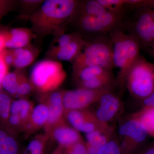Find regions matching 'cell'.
<instances>
[{
	"instance_id": "obj_34",
	"label": "cell",
	"mask_w": 154,
	"mask_h": 154,
	"mask_svg": "<svg viewBox=\"0 0 154 154\" xmlns=\"http://www.w3.org/2000/svg\"><path fill=\"white\" fill-rule=\"evenodd\" d=\"M2 54L4 61L8 66L14 64V57L13 53H7L4 51Z\"/></svg>"
},
{
	"instance_id": "obj_20",
	"label": "cell",
	"mask_w": 154,
	"mask_h": 154,
	"mask_svg": "<svg viewBox=\"0 0 154 154\" xmlns=\"http://www.w3.org/2000/svg\"><path fill=\"white\" fill-rule=\"evenodd\" d=\"M112 71V69L100 67H89L82 69L75 76L79 83L106 74Z\"/></svg>"
},
{
	"instance_id": "obj_8",
	"label": "cell",
	"mask_w": 154,
	"mask_h": 154,
	"mask_svg": "<svg viewBox=\"0 0 154 154\" xmlns=\"http://www.w3.org/2000/svg\"><path fill=\"white\" fill-rule=\"evenodd\" d=\"M110 91L79 88L66 91L63 95L64 113L69 110L86 109L90 105L97 103L103 94Z\"/></svg>"
},
{
	"instance_id": "obj_28",
	"label": "cell",
	"mask_w": 154,
	"mask_h": 154,
	"mask_svg": "<svg viewBox=\"0 0 154 154\" xmlns=\"http://www.w3.org/2000/svg\"><path fill=\"white\" fill-rule=\"evenodd\" d=\"M65 149L66 154H88L86 143L83 140Z\"/></svg>"
},
{
	"instance_id": "obj_7",
	"label": "cell",
	"mask_w": 154,
	"mask_h": 154,
	"mask_svg": "<svg viewBox=\"0 0 154 154\" xmlns=\"http://www.w3.org/2000/svg\"><path fill=\"white\" fill-rule=\"evenodd\" d=\"M121 137L122 154H135L146 140L149 133L143 123L133 118L124 122L119 128Z\"/></svg>"
},
{
	"instance_id": "obj_27",
	"label": "cell",
	"mask_w": 154,
	"mask_h": 154,
	"mask_svg": "<svg viewBox=\"0 0 154 154\" xmlns=\"http://www.w3.org/2000/svg\"><path fill=\"white\" fill-rule=\"evenodd\" d=\"M46 138V137H37L33 140L28 144L26 150L37 154H42L44 149L45 139Z\"/></svg>"
},
{
	"instance_id": "obj_21",
	"label": "cell",
	"mask_w": 154,
	"mask_h": 154,
	"mask_svg": "<svg viewBox=\"0 0 154 154\" xmlns=\"http://www.w3.org/2000/svg\"><path fill=\"white\" fill-rule=\"evenodd\" d=\"M134 118L141 122L149 134L154 135V107L146 108L142 112L135 115Z\"/></svg>"
},
{
	"instance_id": "obj_29",
	"label": "cell",
	"mask_w": 154,
	"mask_h": 154,
	"mask_svg": "<svg viewBox=\"0 0 154 154\" xmlns=\"http://www.w3.org/2000/svg\"><path fill=\"white\" fill-rule=\"evenodd\" d=\"M79 35V34H63L61 35L59 38V49L66 46Z\"/></svg>"
},
{
	"instance_id": "obj_3",
	"label": "cell",
	"mask_w": 154,
	"mask_h": 154,
	"mask_svg": "<svg viewBox=\"0 0 154 154\" xmlns=\"http://www.w3.org/2000/svg\"><path fill=\"white\" fill-rule=\"evenodd\" d=\"M126 87L137 99L149 96L154 91V64L140 56L127 77Z\"/></svg>"
},
{
	"instance_id": "obj_10",
	"label": "cell",
	"mask_w": 154,
	"mask_h": 154,
	"mask_svg": "<svg viewBox=\"0 0 154 154\" xmlns=\"http://www.w3.org/2000/svg\"><path fill=\"white\" fill-rule=\"evenodd\" d=\"M78 3L73 0H47L42 6V13L46 18L63 22L73 17Z\"/></svg>"
},
{
	"instance_id": "obj_12",
	"label": "cell",
	"mask_w": 154,
	"mask_h": 154,
	"mask_svg": "<svg viewBox=\"0 0 154 154\" xmlns=\"http://www.w3.org/2000/svg\"><path fill=\"white\" fill-rule=\"evenodd\" d=\"M47 105L49 110L48 119L45 126L47 135L53 128L62 122V116L64 113L63 95L58 92L51 94Z\"/></svg>"
},
{
	"instance_id": "obj_25",
	"label": "cell",
	"mask_w": 154,
	"mask_h": 154,
	"mask_svg": "<svg viewBox=\"0 0 154 154\" xmlns=\"http://www.w3.org/2000/svg\"><path fill=\"white\" fill-rule=\"evenodd\" d=\"M96 154H122L120 142L117 139L113 137Z\"/></svg>"
},
{
	"instance_id": "obj_18",
	"label": "cell",
	"mask_w": 154,
	"mask_h": 154,
	"mask_svg": "<svg viewBox=\"0 0 154 154\" xmlns=\"http://www.w3.org/2000/svg\"><path fill=\"white\" fill-rule=\"evenodd\" d=\"M6 47L11 48H22L27 45L30 36L27 31L20 28L11 30L10 34H6Z\"/></svg>"
},
{
	"instance_id": "obj_26",
	"label": "cell",
	"mask_w": 154,
	"mask_h": 154,
	"mask_svg": "<svg viewBox=\"0 0 154 154\" xmlns=\"http://www.w3.org/2000/svg\"><path fill=\"white\" fill-rule=\"evenodd\" d=\"M18 147L17 141L9 135L6 140L0 145V154H18Z\"/></svg>"
},
{
	"instance_id": "obj_16",
	"label": "cell",
	"mask_w": 154,
	"mask_h": 154,
	"mask_svg": "<svg viewBox=\"0 0 154 154\" xmlns=\"http://www.w3.org/2000/svg\"><path fill=\"white\" fill-rule=\"evenodd\" d=\"M49 115L48 107L46 104H39L33 108L28 121L26 122L27 129L38 128L45 125Z\"/></svg>"
},
{
	"instance_id": "obj_33",
	"label": "cell",
	"mask_w": 154,
	"mask_h": 154,
	"mask_svg": "<svg viewBox=\"0 0 154 154\" xmlns=\"http://www.w3.org/2000/svg\"><path fill=\"white\" fill-rule=\"evenodd\" d=\"M135 154H154V144L138 150Z\"/></svg>"
},
{
	"instance_id": "obj_32",
	"label": "cell",
	"mask_w": 154,
	"mask_h": 154,
	"mask_svg": "<svg viewBox=\"0 0 154 154\" xmlns=\"http://www.w3.org/2000/svg\"><path fill=\"white\" fill-rule=\"evenodd\" d=\"M143 101L146 108L154 107V91L149 96L143 99Z\"/></svg>"
},
{
	"instance_id": "obj_40",
	"label": "cell",
	"mask_w": 154,
	"mask_h": 154,
	"mask_svg": "<svg viewBox=\"0 0 154 154\" xmlns=\"http://www.w3.org/2000/svg\"><path fill=\"white\" fill-rule=\"evenodd\" d=\"M2 83L0 82V89H1V88H2Z\"/></svg>"
},
{
	"instance_id": "obj_39",
	"label": "cell",
	"mask_w": 154,
	"mask_h": 154,
	"mask_svg": "<svg viewBox=\"0 0 154 154\" xmlns=\"http://www.w3.org/2000/svg\"><path fill=\"white\" fill-rule=\"evenodd\" d=\"M151 47L152 48V52L154 54V42H153V43L152 44V45H151Z\"/></svg>"
},
{
	"instance_id": "obj_38",
	"label": "cell",
	"mask_w": 154,
	"mask_h": 154,
	"mask_svg": "<svg viewBox=\"0 0 154 154\" xmlns=\"http://www.w3.org/2000/svg\"><path fill=\"white\" fill-rule=\"evenodd\" d=\"M24 154H37L35 153L27 151H25V153Z\"/></svg>"
},
{
	"instance_id": "obj_14",
	"label": "cell",
	"mask_w": 154,
	"mask_h": 154,
	"mask_svg": "<svg viewBox=\"0 0 154 154\" xmlns=\"http://www.w3.org/2000/svg\"><path fill=\"white\" fill-rule=\"evenodd\" d=\"M112 128L106 131H95L86 134L88 154H96L113 137Z\"/></svg>"
},
{
	"instance_id": "obj_15",
	"label": "cell",
	"mask_w": 154,
	"mask_h": 154,
	"mask_svg": "<svg viewBox=\"0 0 154 154\" xmlns=\"http://www.w3.org/2000/svg\"><path fill=\"white\" fill-rule=\"evenodd\" d=\"M87 42L82 39L80 35L62 48L58 49L57 57L63 61H70L76 58L81 53L83 46H85Z\"/></svg>"
},
{
	"instance_id": "obj_30",
	"label": "cell",
	"mask_w": 154,
	"mask_h": 154,
	"mask_svg": "<svg viewBox=\"0 0 154 154\" xmlns=\"http://www.w3.org/2000/svg\"><path fill=\"white\" fill-rule=\"evenodd\" d=\"M31 91L30 85L25 82H20L19 79L18 86L17 90V94L20 95H27Z\"/></svg>"
},
{
	"instance_id": "obj_1",
	"label": "cell",
	"mask_w": 154,
	"mask_h": 154,
	"mask_svg": "<svg viewBox=\"0 0 154 154\" xmlns=\"http://www.w3.org/2000/svg\"><path fill=\"white\" fill-rule=\"evenodd\" d=\"M113 44L114 68L118 69L117 85L122 90L126 88L127 77L134 64L140 57V47L132 36L122 28H116L109 33Z\"/></svg>"
},
{
	"instance_id": "obj_19",
	"label": "cell",
	"mask_w": 154,
	"mask_h": 154,
	"mask_svg": "<svg viewBox=\"0 0 154 154\" xmlns=\"http://www.w3.org/2000/svg\"><path fill=\"white\" fill-rule=\"evenodd\" d=\"M33 106L27 100L20 99L12 102L11 108V114L19 116L22 122L26 123L28 121Z\"/></svg>"
},
{
	"instance_id": "obj_22",
	"label": "cell",
	"mask_w": 154,
	"mask_h": 154,
	"mask_svg": "<svg viewBox=\"0 0 154 154\" xmlns=\"http://www.w3.org/2000/svg\"><path fill=\"white\" fill-rule=\"evenodd\" d=\"M12 102L8 95L0 91V121L4 124H9Z\"/></svg>"
},
{
	"instance_id": "obj_31",
	"label": "cell",
	"mask_w": 154,
	"mask_h": 154,
	"mask_svg": "<svg viewBox=\"0 0 154 154\" xmlns=\"http://www.w3.org/2000/svg\"><path fill=\"white\" fill-rule=\"evenodd\" d=\"M2 53L0 54V82L1 83L4 77L8 73V66L4 61Z\"/></svg>"
},
{
	"instance_id": "obj_9",
	"label": "cell",
	"mask_w": 154,
	"mask_h": 154,
	"mask_svg": "<svg viewBox=\"0 0 154 154\" xmlns=\"http://www.w3.org/2000/svg\"><path fill=\"white\" fill-rule=\"evenodd\" d=\"M68 120L77 131L88 134L95 131L110 129L108 125L99 122L95 113L86 109L69 110L66 112Z\"/></svg>"
},
{
	"instance_id": "obj_17",
	"label": "cell",
	"mask_w": 154,
	"mask_h": 154,
	"mask_svg": "<svg viewBox=\"0 0 154 154\" xmlns=\"http://www.w3.org/2000/svg\"><path fill=\"white\" fill-rule=\"evenodd\" d=\"M108 11L97 0H89L79 4V2L74 15L78 14L79 17L83 16H98L105 14Z\"/></svg>"
},
{
	"instance_id": "obj_5",
	"label": "cell",
	"mask_w": 154,
	"mask_h": 154,
	"mask_svg": "<svg viewBox=\"0 0 154 154\" xmlns=\"http://www.w3.org/2000/svg\"><path fill=\"white\" fill-rule=\"evenodd\" d=\"M125 19L122 16L107 11L100 16L79 17L78 24L81 30L90 34L92 38L109 35L110 31L116 28L124 30Z\"/></svg>"
},
{
	"instance_id": "obj_11",
	"label": "cell",
	"mask_w": 154,
	"mask_h": 154,
	"mask_svg": "<svg viewBox=\"0 0 154 154\" xmlns=\"http://www.w3.org/2000/svg\"><path fill=\"white\" fill-rule=\"evenodd\" d=\"M99 106L95 113L99 122L107 125L115 117L121 107L120 99L112 91L103 94L98 101Z\"/></svg>"
},
{
	"instance_id": "obj_24",
	"label": "cell",
	"mask_w": 154,
	"mask_h": 154,
	"mask_svg": "<svg viewBox=\"0 0 154 154\" xmlns=\"http://www.w3.org/2000/svg\"><path fill=\"white\" fill-rule=\"evenodd\" d=\"M32 53L27 49H23L19 55L14 57V66L18 68H22L29 65L33 60Z\"/></svg>"
},
{
	"instance_id": "obj_35",
	"label": "cell",
	"mask_w": 154,
	"mask_h": 154,
	"mask_svg": "<svg viewBox=\"0 0 154 154\" xmlns=\"http://www.w3.org/2000/svg\"><path fill=\"white\" fill-rule=\"evenodd\" d=\"M22 123H23V122L19 116L12 114L10 115L9 119V124H10V125L17 126Z\"/></svg>"
},
{
	"instance_id": "obj_2",
	"label": "cell",
	"mask_w": 154,
	"mask_h": 154,
	"mask_svg": "<svg viewBox=\"0 0 154 154\" xmlns=\"http://www.w3.org/2000/svg\"><path fill=\"white\" fill-rule=\"evenodd\" d=\"M85 46L84 51L75 59L73 67L75 76L82 69L89 67L114 68L113 44L109 35L92 38Z\"/></svg>"
},
{
	"instance_id": "obj_4",
	"label": "cell",
	"mask_w": 154,
	"mask_h": 154,
	"mask_svg": "<svg viewBox=\"0 0 154 154\" xmlns=\"http://www.w3.org/2000/svg\"><path fill=\"white\" fill-rule=\"evenodd\" d=\"M65 72L59 63L52 60H43L33 66L30 79L38 91L46 92L55 90L66 78Z\"/></svg>"
},
{
	"instance_id": "obj_6",
	"label": "cell",
	"mask_w": 154,
	"mask_h": 154,
	"mask_svg": "<svg viewBox=\"0 0 154 154\" xmlns=\"http://www.w3.org/2000/svg\"><path fill=\"white\" fill-rule=\"evenodd\" d=\"M124 22V30L137 40L141 48L147 47V41L154 24L150 6H146L132 11Z\"/></svg>"
},
{
	"instance_id": "obj_23",
	"label": "cell",
	"mask_w": 154,
	"mask_h": 154,
	"mask_svg": "<svg viewBox=\"0 0 154 154\" xmlns=\"http://www.w3.org/2000/svg\"><path fill=\"white\" fill-rule=\"evenodd\" d=\"M19 79L14 72L8 73L2 82V85L7 92L12 95L17 94Z\"/></svg>"
},
{
	"instance_id": "obj_36",
	"label": "cell",
	"mask_w": 154,
	"mask_h": 154,
	"mask_svg": "<svg viewBox=\"0 0 154 154\" xmlns=\"http://www.w3.org/2000/svg\"><path fill=\"white\" fill-rule=\"evenodd\" d=\"M6 42V34L0 33V54L4 51Z\"/></svg>"
},
{
	"instance_id": "obj_13",
	"label": "cell",
	"mask_w": 154,
	"mask_h": 154,
	"mask_svg": "<svg viewBox=\"0 0 154 154\" xmlns=\"http://www.w3.org/2000/svg\"><path fill=\"white\" fill-rule=\"evenodd\" d=\"M62 122L54 127L49 134H51L61 147L66 149L83 140L78 131Z\"/></svg>"
},
{
	"instance_id": "obj_37",
	"label": "cell",
	"mask_w": 154,
	"mask_h": 154,
	"mask_svg": "<svg viewBox=\"0 0 154 154\" xmlns=\"http://www.w3.org/2000/svg\"><path fill=\"white\" fill-rule=\"evenodd\" d=\"M63 148L60 147L59 148L55 150V151L52 154H66L65 153H64L62 149Z\"/></svg>"
}]
</instances>
